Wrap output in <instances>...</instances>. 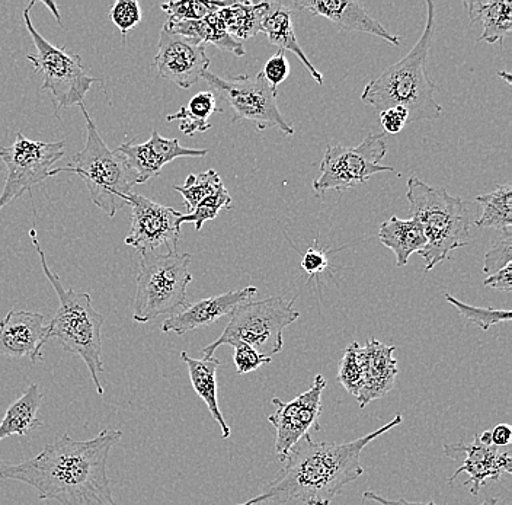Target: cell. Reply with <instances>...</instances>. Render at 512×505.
Returning a JSON list of instances; mask_svg holds the SVG:
<instances>
[{"label": "cell", "instance_id": "3957f363", "mask_svg": "<svg viewBox=\"0 0 512 505\" xmlns=\"http://www.w3.org/2000/svg\"><path fill=\"white\" fill-rule=\"evenodd\" d=\"M425 30L412 50L398 63L387 67L368 83L361 94V101L377 111L403 107L408 111V123L435 121L443 114V107L435 99L437 85L428 75L427 62L432 35L435 30V5L427 2Z\"/></svg>", "mask_w": 512, "mask_h": 505}, {"label": "cell", "instance_id": "6da1fadb", "mask_svg": "<svg viewBox=\"0 0 512 505\" xmlns=\"http://www.w3.org/2000/svg\"><path fill=\"white\" fill-rule=\"evenodd\" d=\"M123 437L120 430H102L94 439L73 440L69 434L46 444L40 455L0 466V479L24 482L40 500L60 505H117L108 476V457Z\"/></svg>", "mask_w": 512, "mask_h": 505}, {"label": "cell", "instance_id": "277c9868", "mask_svg": "<svg viewBox=\"0 0 512 505\" xmlns=\"http://www.w3.org/2000/svg\"><path fill=\"white\" fill-rule=\"evenodd\" d=\"M30 238L38 257H40L44 274L53 286L60 302L56 315L48 324V337L56 338L64 351L75 354L85 361L92 380H94L96 392L102 396L104 388H102L99 377H101V373L105 372L104 361H102L104 315H101L92 305L91 294L66 289L60 277L48 267L46 254L38 242L37 230H30Z\"/></svg>", "mask_w": 512, "mask_h": 505}, {"label": "cell", "instance_id": "2e32d148", "mask_svg": "<svg viewBox=\"0 0 512 505\" xmlns=\"http://www.w3.org/2000/svg\"><path fill=\"white\" fill-rule=\"evenodd\" d=\"M444 455L450 459L463 462V465L453 473L448 484L459 478L460 473L466 472L469 481L464 482V487H470L472 495H478L480 488L489 481H498L504 473L512 472V459L508 452H499L498 447L483 446L478 440V434L473 443L459 440L457 443H447L444 446Z\"/></svg>", "mask_w": 512, "mask_h": 505}, {"label": "cell", "instance_id": "5bb4252c", "mask_svg": "<svg viewBox=\"0 0 512 505\" xmlns=\"http://www.w3.org/2000/svg\"><path fill=\"white\" fill-rule=\"evenodd\" d=\"M127 204L131 207V228L126 245L140 254H155L159 248H166L169 254L178 252L182 213L134 193Z\"/></svg>", "mask_w": 512, "mask_h": 505}, {"label": "cell", "instance_id": "8fae6325", "mask_svg": "<svg viewBox=\"0 0 512 505\" xmlns=\"http://www.w3.org/2000/svg\"><path fill=\"white\" fill-rule=\"evenodd\" d=\"M384 133H370L355 147L328 146L320 162V175L313 181V191L320 197L326 191H347L364 184L380 172H393L392 166L380 165L386 156Z\"/></svg>", "mask_w": 512, "mask_h": 505}, {"label": "cell", "instance_id": "603a6c76", "mask_svg": "<svg viewBox=\"0 0 512 505\" xmlns=\"http://www.w3.org/2000/svg\"><path fill=\"white\" fill-rule=\"evenodd\" d=\"M181 360L187 364L191 385L198 398L203 399L208 411L222 428L223 439H229L232 431L224 420L222 409L219 407V398H217V370L222 363L214 357H208V359L203 357L201 360L192 359L187 351H182Z\"/></svg>", "mask_w": 512, "mask_h": 505}, {"label": "cell", "instance_id": "f6af8a7d", "mask_svg": "<svg viewBox=\"0 0 512 505\" xmlns=\"http://www.w3.org/2000/svg\"><path fill=\"white\" fill-rule=\"evenodd\" d=\"M478 440L483 444V446H494V444H492L491 430L483 431V433L478 436Z\"/></svg>", "mask_w": 512, "mask_h": 505}, {"label": "cell", "instance_id": "7402d4cb", "mask_svg": "<svg viewBox=\"0 0 512 505\" xmlns=\"http://www.w3.org/2000/svg\"><path fill=\"white\" fill-rule=\"evenodd\" d=\"M261 33L267 35L270 43L277 46L278 50L284 51V53L291 51L307 67L315 82L318 85H323L322 73L310 63L303 47L297 41L291 3L270 2V8L261 22Z\"/></svg>", "mask_w": 512, "mask_h": 505}, {"label": "cell", "instance_id": "7c38bea8", "mask_svg": "<svg viewBox=\"0 0 512 505\" xmlns=\"http://www.w3.org/2000/svg\"><path fill=\"white\" fill-rule=\"evenodd\" d=\"M66 142H38L19 131L14 145L0 147V158L6 166V181L0 194V210L16 198L24 196L35 185L50 178L54 165L64 156Z\"/></svg>", "mask_w": 512, "mask_h": 505}, {"label": "cell", "instance_id": "836d02e7", "mask_svg": "<svg viewBox=\"0 0 512 505\" xmlns=\"http://www.w3.org/2000/svg\"><path fill=\"white\" fill-rule=\"evenodd\" d=\"M222 209L232 210V197L224 187L213 196L204 198L191 213L181 214L179 222H181V225L182 223H194L195 230L200 232L204 223L216 219L217 214Z\"/></svg>", "mask_w": 512, "mask_h": 505}, {"label": "cell", "instance_id": "e0dca14e", "mask_svg": "<svg viewBox=\"0 0 512 505\" xmlns=\"http://www.w3.org/2000/svg\"><path fill=\"white\" fill-rule=\"evenodd\" d=\"M48 324L43 313L11 310L0 321V356L12 360L28 359L31 364L43 360Z\"/></svg>", "mask_w": 512, "mask_h": 505}, {"label": "cell", "instance_id": "9a60e30c", "mask_svg": "<svg viewBox=\"0 0 512 505\" xmlns=\"http://www.w3.org/2000/svg\"><path fill=\"white\" fill-rule=\"evenodd\" d=\"M160 78L175 83L179 88L190 89L203 78L210 66L206 44L194 38L172 33L163 25L155 62Z\"/></svg>", "mask_w": 512, "mask_h": 505}, {"label": "cell", "instance_id": "e575fe53", "mask_svg": "<svg viewBox=\"0 0 512 505\" xmlns=\"http://www.w3.org/2000/svg\"><path fill=\"white\" fill-rule=\"evenodd\" d=\"M358 347L360 344L352 343L345 348L338 372V382L354 398H357L363 389V370L357 357Z\"/></svg>", "mask_w": 512, "mask_h": 505}, {"label": "cell", "instance_id": "4fadbf2b", "mask_svg": "<svg viewBox=\"0 0 512 505\" xmlns=\"http://www.w3.org/2000/svg\"><path fill=\"white\" fill-rule=\"evenodd\" d=\"M328 382L325 377L318 375L313 380V385L306 392L291 402H283L278 398H272L274 414L268 417V423L274 425L275 455L280 462H286L290 450L299 443L303 437L309 436V431H322L319 424L322 414V393Z\"/></svg>", "mask_w": 512, "mask_h": 505}, {"label": "cell", "instance_id": "8992f818", "mask_svg": "<svg viewBox=\"0 0 512 505\" xmlns=\"http://www.w3.org/2000/svg\"><path fill=\"white\" fill-rule=\"evenodd\" d=\"M79 107L86 121L85 146L73 156L69 165L53 169L50 177H56L62 172L78 175L85 182L95 206L108 216L114 217L133 194L137 177L126 158L117 150H111L102 140L85 104H80Z\"/></svg>", "mask_w": 512, "mask_h": 505}, {"label": "cell", "instance_id": "74e56055", "mask_svg": "<svg viewBox=\"0 0 512 505\" xmlns=\"http://www.w3.org/2000/svg\"><path fill=\"white\" fill-rule=\"evenodd\" d=\"M232 347L233 361H235L239 375H248V373L255 372L264 364L271 363L270 357L262 356L251 345L239 341V343L232 344Z\"/></svg>", "mask_w": 512, "mask_h": 505}, {"label": "cell", "instance_id": "83f0119b", "mask_svg": "<svg viewBox=\"0 0 512 505\" xmlns=\"http://www.w3.org/2000/svg\"><path fill=\"white\" fill-rule=\"evenodd\" d=\"M268 8L270 2H233L220 9L217 14L222 19L227 33L243 43L261 33V22Z\"/></svg>", "mask_w": 512, "mask_h": 505}, {"label": "cell", "instance_id": "7bdbcfd3", "mask_svg": "<svg viewBox=\"0 0 512 505\" xmlns=\"http://www.w3.org/2000/svg\"><path fill=\"white\" fill-rule=\"evenodd\" d=\"M512 264L499 270L498 273L492 274L483 281L486 287L491 289L501 290V292H512V278H511Z\"/></svg>", "mask_w": 512, "mask_h": 505}, {"label": "cell", "instance_id": "7a4b0ae2", "mask_svg": "<svg viewBox=\"0 0 512 505\" xmlns=\"http://www.w3.org/2000/svg\"><path fill=\"white\" fill-rule=\"evenodd\" d=\"M400 424L402 415H396L389 424L347 443L313 441L309 434L290 450L283 468L261 494L236 505H258L272 501L280 504L299 501L307 505H331L342 489L363 476L360 457L368 444Z\"/></svg>", "mask_w": 512, "mask_h": 505}, {"label": "cell", "instance_id": "1f68e13d", "mask_svg": "<svg viewBox=\"0 0 512 505\" xmlns=\"http://www.w3.org/2000/svg\"><path fill=\"white\" fill-rule=\"evenodd\" d=\"M448 303L459 310L460 315L466 318L470 324L479 326L482 331H488L494 325L507 324L511 321V310H499L494 308H476V306L467 305V303L460 302L456 297L451 294H444Z\"/></svg>", "mask_w": 512, "mask_h": 505}, {"label": "cell", "instance_id": "30bf717a", "mask_svg": "<svg viewBox=\"0 0 512 505\" xmlns=\"http://www.w3.org/2000/svg\"><path fill=\"white\" fill-rule=\"evenodd\" d=\"M214 97L222 99L233 111V123L252 121L258 130L278 129L286 136H293V124L288 123L277 104V89L265 81L262 73L256 78L242 75L222 79L213 73L203 75Z\"/></svg>", "mask_w": 512, "mask_h": 505}, {"label": "cell", "instance_id": "60d3db41", "mask_svg": "<svg viewBox=\"0 0 512 505\" xmlns=\"http://www.w3.org/2000/svg\"><path fill=\"white\" fill-rule=\"evenodd\" d=\"M408 111L403 107H392L380 113V123L386 133L398 134L408 124Z\"/></svg>", "mask_w": 512, "mask_h": 505}, {"label": "cell", "instance_id": "8d00e7d4", "mask_svg": "<svg viewBox=\"0 0 512 505\" xmlns=\"http://www.w3.org/2000/svg\"><path fill=\"white\" fill-rule=\"evenodd\" d=\"M512 235L511 232L502 233V238L496 242L485 255L483 273L492 276L502 268L512 264Z\"/></svg>", "mask_w": 512, "mask_h": 505}, {"label": "cell", "instance_id": "9c48e42d", "mask_svg": "<svg viewBox=\"0 0 512 505\" xmlns=\"http://www.w3.org/2000/svg\"><path fill=\"white\" fill-rule=\"evenodd\" d=\"M35 3L25 8L24 22L34 43L35 54H28V62L34 66V73L43 75L41 91H50L56 104V117L60 110L85 104V97L94 83H102V79L92 78L83 66L82 57L70 54L64 47H57L47 41L32 25L30 12Z\"/></svg>", "mask_w": 512, "mask_h": 505}, {"label": "cell", "instance_id": "ffe728a7", "mask_svg": "<svg viewBox=\"0 0 512 505\" xmlns=\"http://www.w3.org/2000/svg\"><path fill=\"white\" fill-rule=\"evenodd\" d=\"M256 293H258L256 287H245L238 292H227L198 300L194 305L185 306L175 315L166 318L162 324V331L185 335L194 329L206 328L224 316L230 315L240 303L249 302Z\"/></svg>", "mask_w": 512, "mask_h": 505}, {"label": "cell", "instance_id": "f35d334b", "mask_svg": "<svg viewBox=\"0 0 512 505\" xmlns=\"http://www.w3.org/2000/svg\"><path fill=\"white\" fill-rule=\"evenodd\" d=\"M290 70V63H288L286 53L278 50L277 53L265 63L261 73L265 81L270 83L272 88L277 89L278 85L287 81L288 76H290Z\"/></svg>", "mask_w": 512, "mask_h": 505}, {"label": "cell", "instance_id": "d6986e66", "mask_svg": "<svg viewBox=\"0 0 512 505\" xmlns=\"http://www.w3.org/2000/svg\"><path fill=\"white\" fill-rule=\"evenodd\" d=\"M396 347L384 345L376 338L368 340L364 347H358L357 357L363 370V389L358 393L360 408L382 399L395 388L398 377V361L393 357Z\"/></svg>", "mask_w": 512, "mask_h": 505}, {"label": "cell", "instance_id": "ab89813d", "mask_svg": "<svg viewBox=\"0 0 512 505\" xmlns=\"http://www.w3.org/2000/svg\"><path fill=\"white\" fill-rule=\"evenodd\" d=\"M328 267V252L320 249L319 241L316 239L313 245L307 249L306 254L303 255V271L307 274L309 280H312L313 277H318L319 274L325 273Z\"/></svg>", "mask_w": 512, "mask_h": 505}, {"label": "cell", "instance_id": "f546056e", "mask_svg": "<svg viewBox=\"0 0 512 505\" xmlns=\"http://www.w3.org/2000/svg\"><path fill=\"white\" fill-rule=\"evenodd\" d=\"M214 113H223V108L217 107V98L211 91L200 92L178 113L168 115L166 120L181 121L179 130L187 136H194L195 133H206L211 129L210 117Z\"/></svg>", "mask_w": 512, "mask_h": 505}, {"label": "cell", "instance_id": "44dd1931", "mask_svg": "<svg viewBox=\"0 0 512 505\" xmlns=\"http://www.w3.org/2000/svg\"><path fill=\"white\" fill-rule=\"evenodd\" d=\"M293 6L306 9L316 17L329 19L339 30L374 35V37L383 38L392 46H400L398 35L384 30L383 25L377 19L371 18L367 14L361 2H354V0H348V2L347 0H300V2H294Z\"/></svg>", "mask_w": 512, "mask_h": 505}, {"label": "cell", "instance_id": "b9f144b4", "mask_svg": "<svg viewBox=\"0 0 512 505\" xmlns=\"http://www.w3.org/2000/svg\"><path fill=\"white\" fill-rule=\"evenodd\" d=\"M364 500L373 501V503H377L380 505H437L434 501H428V503H414V501L403 500V498H399V500H389V498H384L382 495L376 494L373 491H366L363 494ZM499 498H486L482 504L479 505H498Z\"/></svg>", "mask_w": 512, "mask_h": 505}, {"label": "cell", "instance_id": "ee69618b", "mask_svg": "<svg viewBox=\"0 0 512 505\" xmlns=\"http://www.w3.org/2000/svg\"><path fill=\"white\" fill-rule=\"evenodd\" d=\"M492 444L495 447L508 446L512 439V428L508 424L496 425L494 430H491Z\"/></svg>", "mask_w": 512, "mask_h": 505}, {"label": "cell", "instance_id": "f1b7e54d", "mask_svg": "<svg viewBox=\"0 0 512 505\" xmlns=\"http://www.w3.org/2000/svg\"><path fill=\"white\" fill-rule=\"evenodd\" d=\"M482 206V216L476 220L479 229H496L502 233L512 228V187L511 184L498 185L492 193L475 198Z\"/></svg>", "mask_w": 512, "mask_h": 505}, {"label": "cell", "instance_id": "d590c367", "mask_svg": "<svg viewBox=\"0 0 512 505\" xmlns=\"http://www.w3.org/2000/svg\"><path fill=\"white\" fill-rule=\"evenodd\" d=\"M112 24L123 35V43L126 44L127 33L140 24L143 17L142 6L136 0H117L110 9Z\"/></svg>", "mask_w": 512, "mask_h": 505}, {"label": "cell", "instance_id": "ac0fdd59", "mask_svg": "<svg viewBox=\"0 0 512 505\" xmlns=\"http://www.w3.org/2000/svg\"><path fill=\"white\" fill-rule=\"evenodd\" d=\"M117 152L126 158L128 165L137 177V184H144L159 177L163 166L178 158H204L207 149H190L181 146L178 139H165L159 131L153 130L146 143L133 140L118 147Z\"/></svg>", "mask_w": 512, "mask_h": 505}, {"label": "cell", "instance_id": "4dcf8cb0", "mask_svg": "<svg viewBox=\"0 0 512 505\" xmlns=\"http://www.w3.org/2000/svg\"><path fill=\"white\" fill-rule=\"evenodd\" d=\"M223 187L220 175L213 169H208L206 172L190 175L184 185H175L174 190L184 198L188 213H191L204 198L213 196Z\"/></svg>", "mask_w": 512, "mask_h": 505}, {"label": "cell", "instance_id": "bcb514c9", "mask_svg": "<svg viewBox=\"0 0 512 505\" xmlns=\"http://www.w3.org/2000/svg\"><path fill=\"white\" fill-rule=\"evenodd\" d=\"M46 5L50 6L51 11H53V14L56 15L57 21L62 22V18H60L59 11H57V6L51 2H46Z\"/></svg>", "mask_w": 512, "mask_h": 505}, {"label": "cell", "instance_id": "4316f807", "mask_svg": "<svg viewBox=\"0 0 512 505\" xmlns=\"http://www.w3.org/2000/svg\"><path fill=\"white\" fill-rule=\"evenodd\" d=\"M43 393L37 383L28 386L27 391L6 409L5 417L0 421V441L6 437L27 436L43 425L38 418V409L43 402Z\"/></svg>", "mask_w": 512, "mask_h": 505}, {"label": "cell", "instance_id": "7dc6e473", "mask_svg": "<svg viewBox=\"0 0 512 505\" xmlns=\"http://www.w3.org/2000/svg\"><path fill=\"white\" fill-rule=\"evenodd\" d=\"M499 78H504L507 85H511V75L508 72H498Z\"/></svg>", "mask_w": 512, "mask_h": 505}, {"label": "cell", "instance_id": "5b68a950", "mask_svg": "<svg viewBox=\"0 0 512 505\" xmlns=\"http://www.w3.org/2000/svg\"><path fill=\"white\" fill-rule=\"evenodd\" d=\"M406 200L409 219L422 226L427 238V245L419 252L427 273L446 261L451 252L470 244L469 210L462 198L450 196L446 188L431 187L412 175Z\"/></svg>", "mask_w": 512, "mask_h": 505}, {"label": "cell", "instance_id": "d6a6232c", "mask_svg": "<svg viewBox=\"0 0 512 505\" xmlns=\"http://www.w3.org/2000/svg\"><path fill=\"white\" fill-rule=\"evenodd\" d=\"M230 2H168L163 3L162 9L168 14L169 22L201 21L208 15L229 6Z\"/></svg>", "mask_w": 512, "mask_h": 505}, {"label": "cell", "instance_id": "cb8c5ba5", "mask_svg": "<svg viewBox=\"0 0 512 505\" xmlns=\"http://www.w3.org/2000/svg\"><path fill=\"white\" fill-rule=\"evenodd\" d=\"M380 242L395 254L396 267L408 265L412 254H419L427 245L424 229L414 219L390 217L379 229Z\"/></svg>", "mask_w": 512, "mask_h": 505}, {"label": "cell", "instance_id": "52a82bcc", "mask_svg": "<svg viewBox=\"0 0 512 505\" xmlns=\"http://www.w3.org/2000/svg\"><path fill=\"white\" fill-rule=\"evenodd\" d=\"M133 321L147 324L160 315H175L187 306L192 281L191 254H140Z\"/></svg>", "mask_w": 512, "mask_h": 505}, {"label": "cell", "instance_id": "ba28073f", "mask_svg": "<svg viewBox=\"0 0 512 505\" xmlns=\"http://www.w3.org/2000/svg\"><path fill=\"white\" fill-rule=\"evenodd\" d=\"M296 297H268L258 302H245L230 313V321L220 338L207 345L204 357H213L214 351L222 345L245 343L255 348L262 356L271 357L283 350V332L300 318L294 309Z\"/></svg>", "mask_w": 512, "mask_h": 505}, {"label": "cell", "instance_id": "484cf974", "mask_svg": "<svg viewBox=\"0 0 512 505\" xmlns=\"http://www.w3.org/2000/svg\"><path fill=\"white\" fill-rule=\"evenodd\" d=\"M219 12V11H217ZM208 15L207 18L201 21H184V22H166L165 27L172 33L184 35V37L194 38V40L201 41L203 44H213L214 47L235 56L243 57L246 54L243 43L235 40L224 27L222 19L219 14Z\"/></svg>", "mask_w": 512, "mask_h": 505}, {"label": "cell", "instance_id": "d4e9b609", "mask_svg": "<svg viewBox=\"0 0 512 505\" xmlns=\"http://www.w3.org/2000/svg\"><path fill=\"white\" fill-rule=\"evenodd\" d=\"M464 8L469 12L470 22L483 27L478 41L488 44L502 43L512 33V2H466Z\"/></svg>", "mask_w": 512, "mask_h": 505}]
</instances>
